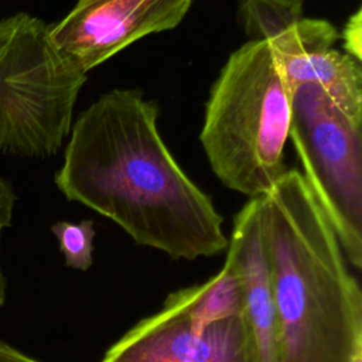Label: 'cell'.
Instances as JSON below:
<instances>
[{
  "mask_svg": "<svg viewBox=\"0 0 362 362\" xmlns=\"http://www.w3.org/2000/svg\"><path fill=\"white\" fill-rule=\"evenodd\" d=\"M157 119L158 105L136 89L103 93L71 127L55 185L174 260L219 255L223 218L174 160Z\"/></svg>",
  "mask_w": 362,
  "mask_h": 362,
  "instance_id": "6da1fadb",
  "label": "cell"
},
{
  "mask_svg": "<svg viewBox=\"0 0 362 362\" xmlns=\"http://www.w3.org/2000/svg\"><path fill=\"white\" fill-rule=\"evenodd\" d=\"M279 362H352L362 354V291L298 170L260 195Z\"/></svg>",
  "mask_w": 362,
  "mask_h": 362,
  "instance_id": "7a4b0ae2",
  "label": "cell"
},
{
  "mask_svg": "<svg viewBox=\"0 0 362 362\" xmlns=\"http://www.w3.org/2000/svg\"><path fill=\"white\" fill-rule=\"evenodd\" d=\"M291 92L270 44L249 40L214 82L199 140L219 181L249 198L286 173Z\"/></svg>",
  "mask_w": 362,
  "mask_h": 362,
  "instance_id": "3957f363",
  "label": "cell"
},
{
  "mask_svg": "<svg viewBox=\"0 0 362 362\" xmlns=\"http://www.w3.org/2000/svg\"><path fill=\"white\" fill-rule=\"evenodd\" d=\"M49 28L24 11L0 20V157L54 156L71 132L86 72L58 49Z\"/></svg>",
  "mask_w": 362,
  "mask_h": 362,
  "instance_id": "277c9868",
  "label": "cell"
},
{
  "mask_svg": "<svg viewBox=\"0 0 362 362\" xmlns=\"http://www.w3.org/2000/svg\"><path fill=\"white\" fill-rule=\"evenodd\" d=\"M288 137L345 259L362 267V122L314 83L291 92Z\"/></svg>",
  "mask_w": 362,
  "mask_h": 362,
  "instance_id": "5b68a950",
  "label": "cell"
},
{
  "mask_svg": "<svg viewBox=\"0 0 362 362\" xmlns=\"http://www.w3.org/2000/svg\"><path fill=\"white\" fill-rule=\"evenodd\" d=\"M238 16L250 40L270 44L290 92L314 83L345 115L362 120L361 62L334 48V24L303 17V0H239Z\"/></svg>",
  "mask_w": 362,
  "mask_h": 362,
  "instance_id": "8992f818",
  "label": "cell"
},
{
  "mask_svg": "<svg viewBox=\"0 0 362 362\" xmlns=\"http://www.w3.org/2000/svg\"><path fill=\"white\" fill-rule=\"evenodd\" d=\"M192 0H78L49 34L54 44L88 74L132 42L175 28Z\"/></svg>",
  "mask_w": 362,
  "mask_h": 362,
  "instance_id": "52a82bcc",
  "label": "cell"
},
{
  "mask_svg": "<svg viewBox=\"0 0 362 362\" xmlns=\"http://www.w3.org/2000/svg\"><path fill=\"white\" fill-rule=\"evenodd\" d=\"M100 362H243L240 317L199 328L178 304L139 321Z\"/></svg>",
  "mask_w": 362,
  "mask_h": 362,
  "instance_id": "ba28073f",
  "label": "cell"
},
{
  "mask_svg": "<svg viewBox=\"0 0 362 362\" xmlns=\"http://www.w3.org/2000/svg\"><path fill=\"white\" fill-rule=\"evenodd\" d=\"M226 259L243 286V362H279V331L262 230V199L250 198L233 218Z\"/></svg>",
  "mask_w": 362,
  "mask_h": 362,
  "instance_id": "9c48e42d",
  "label": "cell"
},
{
  "mask_svg": "<svg viewBox=\"0 0 362 362\" xmlns=\"http://www.w3.org/2000/svg\"><path fill=\"white\" fill-rule=\"evenodd\" d=\"M165 300L181 305L192 322L204 328L240 315L243 286L235 266L226 259L221 270L206 281L173 291Z\"/></svg>",
  "mask_w": 362,
  "mask_h": 362,
  "instance_id": "30bf717a",
  "label": "cell"
},
{
  "mask_svg": "<svg viewBox=\"0 0 362 362\" xmlns=\"http://www.w3.org/2000/svg\"><path fill=\"white\" fill-rule=\"evenodd\" d=\"M51 232L58 240L66 266L82 272L92 266L96 232L90 219H83L78 223L59 221L51 226Z\"/></svg>",
  "mask_w": 362,
  "mask_h": 362,
  "instance_id": "8fae6325",
  "label": "cell"
},
{
  "mask_svg": "<svg viewBox=\"0 0 362 362\" xmlns=\"http://www.w3.org/2000/svg\"><path fill=\"white\" fill-rule=\"evenodd\" d=\"M16 202H17V195L14 192L13 185L6 178L0 177V240H1L3 230L11 223ZM6 288H7V283L0 266V308L6 303Z\"/></svg>",
  "mask_w": 362,
  "mask_h": 362,
  "instance_id": "7c38bea8",
  "label": "cell"
},
{
  "mask_svg": "<svg viewBox=\"0 0 362 362\" xmlns=\"http://www.w3.org/2000/svg\"><path fill=\"white\" fill-rule=\"evenodd\" d=\"M361 8L355 11L348 20V23L344 27L342 38H344V48L346 54L354 57L356 61L361 62L362 55V47H361V38H362V24H361Z\"/></svg>",
  "mask_w": 362,
  "mask_h": 362,
  "instance_id": "4fadbf2b",
  "label": "cell"
},
{
  "mask_svg": "<svg viewBox=\"0 0 362 362\" xmlns=\"http://www.w3.org/2000/svg\"><path fill=\"white\" fill-rule=\"evenodd\" d=\"M0 362H40L21 351L16 349L14 346L0 341Z\"/></svg>",
  "mask_w": 362,
  "mask_h": 362,
  "instance_id": "5bb4252c",
  "label": "cell"
},
{
  "mask_svg": "<svg viewBox=\"0 0 362 362\" xmlns=\"http://www.w3.org/2000/svg\"><path fill=\"white\" fill-rule=\"evenodd\" d=\"M352 362H362V354H358V355L352 359Z\"/></svg>",
  "mask_w": 362,
  "mask_h": 362,
  "instance_id": "9a60e30c",
  "label": "cell"
}]
</instances>
